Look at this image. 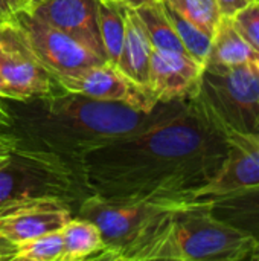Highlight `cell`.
I'll return each instance as SVG.
<instances>
[{
    "mask_svg": "<svg viewBox=\"0 0 259 261\" xmlns=\"http://www.w3.org/2000/svg\"><path fill=\"white\" fill-rule=\"evenodd\" d=\"M224 130L195 98L159 104L140 130L85 153L79 162L95 194L162 205L191 202L221 171Z\"/></svg>",
    "mask_w": 259,
    "mask_h": 261,
    "instance_id": "6da1fadb",
    "label": "cell"
},
{
    "mask_svg": "<svg viewBox=\"0 0 259 261\" xmlns=\"http://www.w3.org/2000/svg\"><path fill=\"white\" fill-rule=\"evenodd\" d=\"M255 246V236L218 219L209 200H191L162 213L133 260H249Z\"/></svg>",
    "mask_w": 259,
    "mask_h": 261,
    "instance_id": "7a4b0ae2",
    "label": "cell"
},
{
    "mask_svg": "<svg viewBox=\"0 0 259 261\" xmlns=\"http://www.w3.org/2000/svg\"><path fill=\"white\" fill-rule=\"evenodd\" d=\"M41 113L31 127L49 144L81 159L85 153L128 136L147 125L154 113L121 102L101 101L61 87L43 98ZM157 109V107H156Z\"/></svg>",
    "mask_w": 259,
    "mask_h": 261,
    "instance_id": "3957f363",
    "label": "cell"
},
{
    "mask_svg": "<svg viewBox=\"0 0 259 261\" xmlns=\"http://www.w3.org/2000/svg\"><path fill=\"white\" fill-rule=\"evenodd\" d=\"M224 132L259 133V66L256 60L238 66L206 63L194 96Z\"/></svg>",
    "mask_w": 259,
    "mask_h": 261,
    "instance_id": "277c9868",
    "label": "cell"
},
{
    "mask_svg": "<svg viewBox=\"0 0 259 261\" xmlns=\"http://www.w3.org/2000/svg\"><path fill=\"white\" fill-rule=\"evenodd\" d=\"M168 206L171 205L95 194L82 202L79 217L92 220L102 234L104 249L98 260H130Z\"/></svg>",
    "mask_w": 259,
    "mask_h": 261,
    "instance_id": "5b68a950",
    "label": "cell"
},
{
    "mask_svg": "<svg viewBox=\"0 0 259 261\" xmlns=\"http://www.w3.org/2000/svg\"><path fill=\"white\" fill-rule=\"evenodd\" d=\"M67 176L56 154L15 147L0 162V210L32 197H60L67 190Z\"/></svg>",
    "mask_w": 259,
    "mask_h": 261,
    "instance_id": "8992f818",
    "label": "cell"
},
{
    "mask_svg": "<svg viewBox=\"0 0 259 261\" xmlns=\"http://www.w3.org/2000/svg\"><path fill=\"white\" fill-rule=\"evenodd\" d=\"M11 20L21 34L24 43L58 83L63 78L78 75L89 67L105 63L76 40L44 21L27 8L17 11Z\"/></svg>",
    "mask_w": 259,
    "mask_h": 261,
    "instance_id": "52a82bcc",
    "label": "cell"
},
{
    "mask_svg": "<svg viewBox=\"0 0 259 261\" xmlns=\"http://www.w3.org/2000/svg\"><path fill=\"white\" fill-rule=\"evenodd\" d=\"M0 76L8 99L44 98L60 89L52 75L27 47L11 18L0 23Z\"/></svg>",
    "mask_w": 259,
    "mask_h": 261,
    "instance_id": "ba28073f",
    "label": "cell"
},
{
    "mask_svg": "<svg viewBox=\"0 0 259 261\" xmlns=\"http://www.w3.org/2000/svg\"><path fill=\"white\" fill-rule=\"evenodd\" d=\"M56 84L67 92L82 93L101 101L121 102L147 113L154 112L159 106L147 87L133 81L108 61L89 67L78 75L63 78Z\"/></svg>",
    "mask_w": 259,
    "mask_h": 261,
    "instance_id": "9c48e42d",
    "label": "cell"
},
{
    "mask_svg": "<svg viewBox=\"0 0 259 261\" xmlns=\"http://www.w3.org/2000/svg\"><path fill=\"white\" fill-rule=\"evenodd\" d=\"M227 156L218 176L194 200H211L259 187V133L224 132Z\"/></svg>",
    "mask_w": 259,
    "mask_h": 261,
    "instance_id": "30bf717a",
    "label": "cell"
},
{
    "mask_svg": "<svg viewBox=\"0 0 259 261\" xmlns=\"http://www.w3.org/2000/svg\"><path fill=\"white\" fill-rule=\"evenodd\" d=\"M70 219V210L61 197H32L0 210V232L17 245L61 231Z\"/></svg>",
    "mask_w": 259,
    "mask_h": 261,
    "instance_id": "8fae6325",
    "label": "cell"
},
{
    "mask_svg": "<svg viewBox=\"0 0 259 261\" xmlns=\"http://www.w3.org/2000/svg\"><path fill=\"white\" fill-rule=\"evenodd\" d=\"M205 64L186 54L153 49L147 89L159 104L194 98Z\"/></svg>",
    "mask_w": 259,
    "mask_h": 261,
    "instance_id": "7c38bea8",
    "label": "cell"
},
{
    "mask_svg": "<svg viewBox=\"0 0 259 261\" xmlns=\"http://www.w3.org/2000/svg\"><path fill=\"white\" fill-rule=\"evenodd\" d=\"M27 9L107 61L98 26L96 0H43Z\"/></svg>",
    "mask_w": 259,
    "mask_h": 261,
    "instance_id": "4fadbf2b",
    "label": "cell"
},
{
    "mask_svg": "<svg viewBox=\"0 0 259 261\" xmlns=\"http://www.w3.org/2000/svg\"><path fill=\"white\" fill-rule=\"evenodd\" d=\"M151 54H153L151 41L136 11L133 8H127L125 37L116 66L133 81L147 87Z\"/></svg>",
    "mask_w": 259,
    "mask_h": 261,
    "instance_id": "5bb4252c",
    "label": "cell"
},
{
    "mask_svg": "<svg viewBox=\"0 0 259 261\" xmlns=\"http://www.w3.org/2000/svg\"><path fill=\"white\" fill-rule=\"evenodd\" d=\"M258 58V54L249 46V43L234 28L231 18L226 15H221L212 34L211 50H209V57L206 63L232 67V66H238V64L253 61Z\"/></svg>",
    "mask_w": 259,
    "mask_h": 261,
    "instance_id": "9a60e30c",
    "label": "cell"
},
{
    "mask_svg": "<svg viewBox=\"0 0 259 261\" xmlns=\"http://www.w3.org/2000/svg\"><path fill=\"white\" fill-rule=\"evenodd\" d=\"M63 234V254L60 261L98 260L104 249V240L99 228L89 219H70Z\"/></svg>",
    "mask_w": 259,
    "mask_h": 261,
    "instance_id": "2e32d148",
    "label": "cell"
},
{
    "mask_svg": "<svg viewBox=\"0 0 259 261\" xmlns=\"http://www.w3.org/2000/svg\"><path fill=\"white\" fill-rule=\"evenodd\" d=\"M134 11L151 41L153 49L174 50L188 55L165 12L162 0H150L148 3L136 8Z\"/></svg>",
    "mask_w": 259,
    "mask_h": 261,
    "instance_id": "e0dca14e",
    "label": "cell"
},
{
    "mask_svg": "<svg viewBox=\"0 0 259 261\" xmlns=\"http://www.w3.org/2000/svg\"><path fill=\"white\" fill-rule=\"evenodd\" d=\"M98 2V26L104 46L107 61L118 64L124 37H125V17L127 8L119 0H96Z\"/></svg>",
    "mask_w": 259,
    "mask_h": 261,
    "instance_id": "ac0fdd59",
    "label": "cell"
},
{
    "mask_svg": "<svg viewBox=\"0 0 259 261\" xmlns=\"http://www.w3.org/2000/svg\"><path fill=\"white\" fill-rule=\"evenodd\" d=\"M165 12L174 28V31L177 32L183 47L186 49L188 55L191 58H194L195 61L206 64L208 57H209V50H211V41L212 37L208 35L206 32H203L200 28H197L194 23H191L189 20H186L185 17H182L179 12H176L165 0H162Z\"/></svg>",
    "mask_w": 259,
    "mask_h": 261,
    "instance_id": "d6986e66",
    "label": "cell"
},
{
    "mask_svg": "<svg viewBox=\"0 0 259 261\" xmlns=\"http://www.w3.org/2000/svg\"><path fill=\"white\" fill-rule=\"evenodd\" d=\"M176 12L212 37L221 11L217 0H165Z\"/></svg>",
    "mask_w": 259,
    "mask_h": 261,
    "instance_id": "ffe728a7",
    "label": "cell"
},
{
    "mask_svg": "<svg viewBox=\"0 0 259 261\" xmlns=\"http://www.w3.org/2000/svg\"><path fill=\"white\" fill-rule=\"evenodd\" d=\"M63 254L61 231L17 243L12 261H60Z\"/></svg>",
    "mask_w": 259,
    "mask_h": 261,
    "instance_id": "44dd1931",
    "label": "cell"
},
{
    "mask_svg": "<svg viewBox=\"0 0 259 261\" xmlns=\"http://www.w3.org/2000/svg\"><path fill=\"white\" fill-rule=\"evenodd\" d=\"M229 18L234 28L259 55V0H249L247 5Z\"/></svg>",
    "mask_w": 259,
    "mask_h": 261,
    "instance_id": "7402d4cb",
    "label": "cell"
},
{
    "mask_svg": "<svg viewBox=\"0 0 259 261\" xmlns=\"http://www.w3.org/2000/svg\"><path fill=\"white\" fill-rule=\"evenodd\" d=\"M27 6L26 0H0V17L2 20L11 18L17 11Z\"/></svg>",
    "mask_w": 259,
    "mask_h": 261,
    "instance_id": "603a6c76",
    "label": "cell"
},
{
    "mask_svg": "<svg viewBox=\"0 0 259 261\" xmlns=\"http://www.w3.org/2000/svg\"><path fill=\"white\" fill-rule=\"evenodd\" d=\"M247 2L249 0H217L221 15L226 17H232L237 11H240L244 5H247Z\"/></svg>",
    "mask_w": 259,
    "mask_h": 261,
    "instance_id": "cb8c5ba5",
    "label": "cell"
},
{
    "mask_svg": "<svg viewBox=\"0 0 259 261\" xmlns=\"http://www.w3.org/2000/svg\"><path fill=\"white\" fill-rule=\"evenodd\" d=\"M17 245L9 242L2 232H0V261H12L15 254Z\"/></svg>",
    "mask_w": 259,
    "mask_h": 261,
    "instance_id": "d4e9b609",
    "label": "cell"
},
{
    "mask_svg": "<svg viewBox=\"0 0 259 261\" xmlns=\"http://www.w3.org/2000/svg\"><path fill=\"white\" fill-rule=\"evenodd\" d=\"M15 147H17L15 144H5V145H0V162H3V161L11 154V151H12Z\"/></svg>",
    "mask_w": 259,
    "mask_h": 261,
    "instance_id": "484cf974",
    "label": "cell"
},
{
    "mask_svg": "<svg viewBox=\"0 0 259 261\" xmlns=\"http://www.w3.org/2000/svg\"><path fill=\"white\" fill-rule=\"evenodd\" d=\"M119 2H122V3H124L125 6H128V8L136 9V8H139V6H142V5L148 3L150 0H119Z\"/></svg>",
    "mask_w": 259,
    "mask_h": 261,
    "instance_id": "4316f807",
    "label": "cell"
},
{
    "mask_svg": "<svg viewBox=\"0 0 259 261\" xmlns=\"http://www.w3.org/2000/svg\"><path fill=\"white\" fill-rule=\"evenodd\" d=\"M9 121H11V116H9V113L5 110V107L0 104V128L3 127V125H6V124H9Z\"/></svg>",
    "mask_w": 259,
    "mask_h": 261,
    "instance_id": "83f0119b",
    "label": "cell"
},
{
    "mask_svg": "<svg viewBox=\"0 0 259 261\" xmlns=\"http://www.w3.org/2000/svg\"><path fill=\"white\" fill-rule=\"evenodd\" d=\"M249 260H259V237H258V239H256V246H255L253 252L250 254Z\"/></svg>",
    "mask_w": 259,
    "mask_h": 261,
    "instance_id": "f1b7e54d",
    "label": "cell"
},
{
    "mask_svg": "<svg viewBox=\"0 0 259 261\" xmlns=\"http://www.w3.org/2000/svg\"><path fill=\"white\" fill-rule=\"evenodd\" d=\"M0 98H6V89H5V84L2 81V76H0Z\"/></svg>",
    "mask_w": 259,
    "mask_h": 261,
    "instance_id": "f546056e",
    "label": "cell"
},
{
    "mask_svg": "<svg viewBox=\"0 0 259 261\" xmlns=\"http://www.w3.org/2000/svg\"><path fill=\"white\" fill-rule=\"evenodd\" d=\"M27 2V6L26 8H34V6H37L38 3H41L43 0H26Z\"/></svg>",
    "mask_w": 259,
    "mask_h": 261,
    "instance_id": "4dcf8cb0",
    "label": "cell"
},
{
    "mask_svg": "<svg viewBox=\"0 0 259 261\" xmlns=\"http://www.w3.org/2000/svg\"><path fill=\"white\" fill-rule=\"evenodd\" d=\"M2 21H3V20H2V17H0V23H2Z\"/></svg>",
    "mask_w": 259,
    "mask_h": 261,
    "instance_id": "1f68e13d",
    "label": "cell"
}]
</instances>
